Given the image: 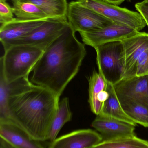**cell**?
Listing matches in <instances>:
<instances>
[{"instance_id":"52a82bcc","label":"cell","mask_w":148,"mask_h":148,"mask_svg":"<svg viewBox=\"0 0 148 148\" xmlns=\"http://www.w3.org/2000/svg\"><path fill=\"white\" fill-rule=\"evenodd\" d=\"M67 17L71 27L79 33L98 30L114 23L83 6L77 1L68 3Z\"/></svg>"},{"instance_id":"ac0fdd59","label":"cell","mask_w":148,"mask_h":148,"mask_svg":"<svg viewBox=\"0 0 148 148\" xmlns=\"http://www.w3.org/2000/svg\"><path fill=\"white\" fill-rule=\"evenodd\" d=\"M88 102L91 111L96 116L101 111L103 105L98 101V97L101 92L107 89V83L102 75L96 72H94L89 77Z\"/></svg>"},{"instance_id":"7c38bea8","label":"cell","mask_w":148,"mask_h":148,"mask_svg":"<svg viewBox=\"0 0 148 148\" xmlns=\"http://www.w3.org/2000/svg\"><path fill=\"white\" fill-rule=\"evenodd\" d=\"M0 138L14 148H45L10 119L0 120Z\"/></svg>"},{"instance_id":"2e32d148","label":"cell","mask_w":148,"mask_h":148,"mask_svg":"<svg viewBox=\"0 0 148 148\" xmlns=\"http://www.w3.org/2000/svg\"><path fill=\"white\" fill-rule=\"evenodd\" d=\"M13 3H30L40 8L50 18L67 19L68 3L67 0H11Z\"/></svg>"},{"instance_id":"5bb4252c","label":"cell","mask_w":148,"mask_h":148,"mask_svg":"<svg viewBox=\"0 0 148 148\" xmlns=\"http://www.w3.org/2000/svg\"><path fill=\"white\" fill-rule=\"evenodd\" d=\"M46 20L23 21L16 18L1 24L0 41L3 47L21 39L42 24Z\"/></svg>"},{"instance_id":"cb8c5ba5","label":"cell","mask_w":148,"mask_h":148,"mask_svg":"<svg viewBox=\"0 0 148 148\" xmlns=\"http://www.w3.org/2000/svg\"><path fill=\"white\" fill-rule=\"evenodd\" d=\"M135 8L144 20H148V0H144L136 4Z\"/></svg>"},{"instance_id":"44dd1931","label":"cell","mask_w":148,"mask_h":148,"mask_svg":"<svg viewBox=\"0 0 148 148\" xmlns=\"http://www.w3.org/2000/svg\"><path fill=\"white\" fill-rule=\"evenodd\" d=\"M126 114L136 124L148 127V107L129 99L119 100Z\"/></svg>"},{"instance_id":"d6986e66","label":"cell","mask_w":148,"mask_h":148,"mask_svg":"<svg viewBox=\"0 0 148 148\" xmlns=\"http://www.w3.org/2000/svg\"><path fill=\"white\" fill-rule=\"evenodd\" d=\"M72 117V113L70 108L69 99L67 97H64L59 102L47 140L49 141L51 143L56 140L62 128L65 123L71 121Z\"/></svg>"},{"instance_id":"484cf974","label":"cell","mask_w":148,"mask_h":148,"mask_svg":"<svg viewBox=\"0 0 148 148\" xmlns=\"http://www.w3.org/2000/svg\"><path fill=\"white\" fill-rule=\"evenodd\" d=\"M103 1L108 3L118 6L121 4L125 0H103Z\"/></svg>"},{"instance_id":"603a6c76","label":"cell","mask_w":148,"mask_h":148,"mask_svg":"<svg viewBox=\"0 0 148 148\" xmlns=\"http://www.w3.org/2000/svg\"><path fill=\"white\" fill-rule=\"evenodd\" d=\"M13 7L5 1H0V23H6L14 18Z\"/></svg>"},{"instance_id":"30bf717a","label":"cell","mask_w":148,"mask_h":148,"mask_svg":"<svg viewBox=\"0 0 148 148\" xmlns=\"http://www.w3.org/2000/svg\"><path fill=\"white\" fill-rule=\"evenodd\" d=\"M114 87L119 100H133L148 107V75L123 79Z\"/></svg>"},{"instance_id":"f1b7e54d","label":"cell","mask_w":148,"mask_h":148,"mask_svg":"<svg viewBox=\"0 0 148 148\" xmlns=\"http://www.w3.org/2000/svg\"><path fill=\"white\" fill-rule=\"evenodd\" d=\"M128 1H131L132 0H128Z\"/></svg>"},{"instance_id":"8992f818","label":"cell","mask_w":148,"mask_h":148,"mask_svg":"<svg viewBox=\"0 0 148 148\" xmlns=\"http://www.w3.org/2000/svg\"><path fill=\"white\" fill-rule=\"evenodd\" d=\"M83 6L109 19L140 32L147 23L139 12L106 2L103 0H77Z\"/></svg>"},{"instance_id":"8fae6325","label":"cell","mask_w":148,"mask_h":148,"mask_svg":"<svg viewBox=\"0 0 148 148\" xmlns=\"http://www.w3.org/2000/svg\"><path fill=\"white\" fill-rule=\"evenodd\" d=\"M103 140L102 136L94 130H79L56 138L49 148H92Z\"/></svg>"},{"instance_id":"6da1fadb","label":"cell","mask_w":148,"mask_h":148,"mask_svg":"<svg viewBox=\"0 0 148 148\" xmlns=\"http://www.w3.org/2000/svg\"><path fill=\"white\" fill-rule=\"evenodd\" d=\"M69 23L65 31L44 50L33 70L31 82L60 98L78 73L87 54L84 43L76 38Z\"/></svg>"},{"instance_id":"d4e9b609","label":"cell","mask_w":148,"mask_h":148,"mask_svg":"<svg viewBox=\"0 0 148 148\" xmlns=\"http://www.w3.org/2000/svg\"><path fill=\"white\" fill-rule=\"evenodd\" d=\"M0 148H14L6 141L0 138Z\"/></svg>"},{"instance_id":"e0dca14e","label":"cell","mask_w":148,"mask_h":148,"mask_svg":"<svg viewBox=\"0 0 148 148\" xmlns=\"http://www.w3.org/2000/svg\"><path fill=\"white\" fill-rule=\"evenodd\" d=\"M29 82L28 77H25L8 83L3 74L0 72V118H6L9 116L8 100L10 95Z\"/></svg>"},{"instance_id":"7a4b0ae2","label":"cell","mask_w":148,"mask_h":148,"mask_svg":"<svg viewBox=\"0 0 148 148\" xmlns=\"http://www.w3.org/2000/svg\"><path fill=\"white\" fill-rule=\"evenodd\" d=\"M59 100L48 89L30 81L9 97L8 107L10 119L32 139L45 141Z\"/></svg>"},{"instance_id":"3957f363","label":"cell","mask_w":148,"mask_h":148,"mask_svg":"<svg viewBox=\"0 0 148 148\" xmlns=\"http://www.w3.org/2000/svg\"><path fill=\"white\" fill-rule=\"evenodd\" d=\"M1 69L7 82L28 77L44 50L31 45H13L3 47Z\"/></svg>"},{"instance_id":"ba28073f","label":"cell","mask_w":148,"mask_h":148,"mask_svg":"<svg viewBox=\"0 0 148 148\" xmlns=\"http://www.w3.org/2000/svg\"><path fill=\"white\" fill-rule=\"evenodd\" d=\"M68 25L67 19H48L26 36L4 47L13 45H31L45 50L64 32Z\"/></svg>"},{"instance_id":"9a60e30c","label":"cell","mask_w":148,"mask_h":148,"mask_svg":"<svg viewBox=\"0 0 148 148\" xmlns=\"http://www.w3.org/2000/svg\"><path fill=\"white\" fill-rule=\"evenodd\" d=\"M107 89L109 93L108 98L103 103L100 113L101 115L113 117L136 126L133 121L123 110L118 99L114 85L107 82Z\"/></svg>"},{"instance_id":"5b68a950","label":"cell","mask_w":148,"mask_h":148,"mask_svg":"<svg viewBox=\"0 0 148 148\" xmlns=\"http://www.w3.org/2000/svg\"><path fill=\"white\" fill-rule=\"evenodd\" d=\"M122 43L125 60L123 79L148 75V33L140 32Z\"/></svg>"},{"instance_id":"277c9868","label":"cell","mask_w":148,"mask_h":148,"mask_svg":"<svg viewBox=\"0 0 148 148\" xmlns=\"http://www.w3.org/2000/svg\"><path fill=\"white\" fill-rule=\"evenodd\" d=\"M99 73L107 82L115 85L123 79L124 52L122 42H109L94 48Z\"/></svg>"},{"instance_id":"ffe728a7","label":"cell","mask_w":148,"mask_h":148,"mask_svg":"<svg viewBox=\"0 0 148 148\" xmlns=\"http://www.w3.org/2000/svg\"><path fill=\"white\" fill-rule=\"evenodd\" d=\"M14 15L16 18L23 21H39L50 19L36 5L24 2L13 3Z\"/></svg>"},{"instance_id":"9c48e42d","label":"cell","mask_w":148,"mask_h":148,"mask_svg":"<svg viewBox=\"0 0 148 148\" xmlns=\"http://www.w3.org/2000/svg\"><path fill=\"white\" fill-rule=\"evenodd\" d=\"M140 32L131 27L114 22L101 29L80 34L83 43L95 48L109 42L123 41Z\"/></svg>"},{"instance_id":"4316f807","label":"cell","mask_w":148,"mask_h":148,"mask_svg":"<svg viewBox=\"0 0 148 148\" xmlns=\"http://www.w3.org/2000/svg\"><path fill=\"white\" fill-rule=\"evenodd\" d=\"M145 21H146V23H147V26L148 27V20H145Z\"/></svg>"},{"instance_id":"4fadbf2b","label":"cell","mask_w":148,"mask_h":148,"mask_svg":"<svg viewBox=\"0 0 148 148\" xmlns=\"http://www.w3.org/2000/svg\"><path fill=\"white\" fill-rule=\"evenodd\" d=\"M91 125L100 133L103 140L134 135L135 126L113 117L99 115Z\"/></svg>"},{"instance_id":"83f0119b","label":"cell","mask_w":148,"mask_h":148,"mask_svg":"<svg viewBox=\"0 0 148 148\" xmlns=\"http://www.w3.org/2000/svg\"><path fill=\"white\" fill-rule=\"evenodd\" d=\"M6 1L7 0H0V1Z\"/></svg>"},{"instance_id":"7402d4cb","label":"cell","mask_w":148,"mask_h":148,"mask_svg":"<svg viewBox=\"0 0 148 148\" xmlns=\"http://www.w3.org/2000/svg\"><path fill=\"white\" fill-rule=\"evenodd\" d=\"M92 148H148V141L133 135L103 140Z\"/></svg>"}]
</instances>
